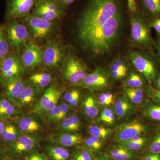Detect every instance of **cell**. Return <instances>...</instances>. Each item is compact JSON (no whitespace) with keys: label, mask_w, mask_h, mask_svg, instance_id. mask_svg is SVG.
I'll list each match as a JSON object with an SVG mask.
<instances>
[{"label":"cell","mask_w":160,"mask_h":160,"mask_svg":"<svg viewBox=\"0 0 160 160\" xmlns=\"http://www.w3.org/2000/svg\"><path fill=\"white\" fill-rule=\"evenodd\" d=\"M21 134L16 124L13 121H10L0 136V142L6 147L14 142Z\"/></svg>","instance_id":"27"},{"label":"cell","mask_w":160,"mask_h":160,"mask_svg":"<svg viewBox=\"0 0 160 160\" xmlns=\"http://www.w3.org/2000/svg\"><path fill=\"white\" fill-rule=\"evenodd\" d=\"M108 75L102 68L98 67L88 73L84 79L77 85L92 90L106 89L109 86Z\"/></svg>","instance_id":"16"},{"label":"cell","mask_w":160,"mask_h":160,"mask_svg":"<svg viewBox=\"0 0 160 160\" xmlns=\"http://www.w3.org/2000/svg\"><path fill=\"white\" fill-rule=\"evenodd\" d=\"M129 69V66L126 60L123 58H118L110 64L109 73L112 79L119 81L127 77Z\"/></svg>","instance_id":"23"},{"label":"cell","mask_w":160,"mask_h":160,"mask_svg":"<svg viewBox=\"0 0 160 160\" xmlns=\"http://www.w3.org/2000/svg\"><path fill=\"white\" fill-rule=\"evenodd\" d=\"M1 60L0 59V63H1Z\"/></svg>","instance_id":"57"},{"label":"cell","mask_w":160,"mask_h":160,"mask_svg":"<svg viewBox=\"0 0 160 160\" xmlns=\"http://www.w3.org/2000/svg\"><path fill=\"white\" fill-rule=\"evenodd\" d=\"M61 69L63 79L74 86H77L88 73L84 63L74 55L69 53Z\"/></svg>","instance_id":"9"},{"label":"cell","mask_w":160,"mask_h":160,"mask_svg":"<svg viewBox=\"0 0 160 160\" xmlns=\"http://www.w3.org/2000/svg\"><path fill=\"white\" fill-rule=\"evenodd\" d=\"M53 78L50 72L40 71L32 73L28 78V82L40 92L46 91L51 86Z\"/></svg>","instance_id":"22"},{"label":"cell","mask_w":160,"mask_h":160,"mask_svg":"<svg viewBox=\"0 0 160 160\" xmlns=\"http://www.w3.org/2000/svg\"><path fill=\"white\" fill-rule=\"evenodd\" d=\"M142 160H160V154L147 153L144 156Z\"/></svg>","instance_id":"50"},{"label":"cell","mask_w":160,"mask_h":160,"mask_svg":"<svg viewBox=\"0 0 160 160\" xmlns=\"http://www.w3.org/2000/svg\"><path fill=\"white\" fill-rule=\"evenodd\" d=\"M83 146L92 152H98L103 146V140L96 137L91 136L84 140Z\"/></svg>","instance_id":"36"},{"label":"cell","mask_w":160,"mask_h":160,"mask_svg":"<svg viewBox=\"0 0 160 160\" xmlns=\"http://www.w3.org/2000/svg\"><path fill=\"white\" fill-rule=\"evenodd\" d=\"M143 113L146 118L156 121H160V105L150 104L146 106Z\"/></svg>","instance_id":"37"},{"label":"cell","mask_w":160,"mask_h":160,"mask_svg":"<svg viewBox=\"0 0 160 160\" xmlns=\"http://www.w3.org/2000/svg\"><path fill=\"white\" fill-rule=\"evenodd\" d=\"M113 102V95L109 92L100 94L98 98V102L102 106H109Z\"/></svg>","instance_id":"42"},{"label":"cell","mask_w":160,"mask_h":160,"mask_svg":"<svg viewBox=\"0 0 160 160\" xmlns=\"http://www.w3.org/2000/svg\"><path fill=\"white\" fill-rule=\"evenodd\" d=\"M96 155L83 146H77L72 156L71 160H94Z\"/></svg>","instance_id":"32"},{"label":"cell","mask_w":160,"mask_h":160,"mask_svg":"<svg viewBox=\"0 0 160 160\" xmlns=\"http://www.w3.org/2000/svg\"><path fill=\"white\" fill-rule=\"evenodd\" d=\"M83 110L87 118H94L98 113V107L94 98L89 96L83 103Z\"/></svg>","instance_id":"29"},{"label":"cell","mask_w":160,"mask_h":160,"mask_svg":"<svg viewBox=\"0 0 160 160\" xmlns=\"http://www.w3.org/2000/svg\"><path fill=\"white\" fill-rule=\"evenodd\" d=\"M122 12L113 16L82 45L85 50L95 55L110 52L121 38L123 26Z\"/></svg>","instance_id":"2"},{"label":"cell","mask_w":160,"mask_h":160,"mask_svg":"<svg viewBox=\"0 0 160 160\" xmlns=\"http://www.w3.org/2000/svg\"><path fill=\"white\" fill-rule=\"evenodd\" d=\"M130 40L133 47L152 52L155 42L152 37L149 21L140 10L130 18Z\"/></svg>","instance_id":"3"},{"label":"cell","mask_w":160,"mask_h":160,"mask_svg":"<svg viewBox=\"0 0 160 160\" xmlns=\"http://www.w3.org/2000/svg\"><path fill=\"white\" fill-rule=\"evenodd\" d=\"M10 121L0 119V136Z\"/></svg>","instance_id":"52"},{"label":"cell","mask_w":160,"mask_h":160,"mask_svg":"<svg viewBox=\"0 0 160 160\" xmlns=\"http://www.w3.org/2000/svg\"><path fill=\"white\" fill-rule=\"evenodd\" d=\"M152 83H153V88L157 90H160V74L158 75V77Z\"/></svg>","instance_id":"54"},{"label":"cell","mask_w":160,"mask_h":160,"mask_svg":"<svg viewBox=\"0 0 160 160\" xmlns=\"http://www.w3.org/2000/svg\"><path fill=\"white\" fill-rule=\"evenodd\" d=\"M147 139L140 142H132L128 141L121 143L122 146L132 151H137L140 150L146 145Z\"/></svg>","instance_id":"41"},{"label":"cell","mask_w":160,"mask_h":160,"mask_svg":"<svg viewBox=\"0 0 160 160\" xmlns=\"http://www.w3.org/2000/svg\"><path fill=\"white\" fill-rule=\"evenodd\" d=\"M59 105V109L56 120V123L58 124L65 118L68 117V114L70 110V106L63 101H60Z\"/></svg>","instance_id":"40"},{"label":"cell","mask_w":160,"mask_h":160,"mask_svg":"<svg viewBox=\"0 0 160 160\" xmlns=\"http://www.w3.org/2000/svg\"><path fill=\"white\" fill-rule=\"evenodd\" d=\"M132 109V105L126 98H121L115 103V112L119 118L125 117Z\"/></svg>","instance_id":"30"},{"label":"cell","mask_w":160,"mask_h":160,"mask_svg":"<svg viewBox=\"0 0 160 160\" xmlns=\"http://www.w3.org/2000/svg\"><path fill=\"white\" fill-rule=\"evenodd\" d=\"M6 146L0 142V158L6 156Z\"/></svg>","instance_id":"53"},{"label":"cell","mask_w":160,"mask_h":160,"mask_svg":"<svg viewBox=\"0 0 160 160\" xmlns=\"http://www.w3.org/2000/svg\"><path fill=\"white\" fill-rule=\"evenodd\" d=\"M21 115L19 107L0 93V119L13 121Z\"/></svg>","instance_id":"20"},{"label":"cell","mask_w":160,"mask_h":160,"mask_svg":"<svg viewBox=\"0 0 160 160\" xmlns=\"http://www.w3.org/2000/svg\"><path fill=\"white\" fill-rule=\"evenodd\" d=\"M63 101L70 107H75L78 106L81 98V92L77 89H72L63 93Z\"/></svg>","instance_id":"34"},{"label":"cell","mask_w":160,"mask_h":160,"mask_svg":"<svg viewBox=\"0 0 160 160\" xmlns=\"http://www.w3.org/2000/svg\"><path fill=\"white\" fill-rule=\"evenodd\" d=\"M4 27L12 49L13 51L21 53L30 41L26 25L20 20L13 19L7 21Z\"/></svg>","instance_id":"8"},{"label":"cell","mask_w":160,"mask_h":160,"mask_svg":"<svg viewBox=\"0 0 160 160\" xmlns=\"http://www.w3.org/2000/svg\"><path fill=\"white\" fill-rule=\"evenodd\" d=\"M56 1L66 9L67 7L71 5L75 0H56Z\"/></svg>","instance_id":"51"},{"label":"cell","mask_w":160,"mask_h":160,"mask_svg":"<svg viewBox=\"0 0 160 160\" xmlns=\"http://www.w3.org/2000/svg\"><path fill=\"white\" fill-rule=\"evenodd\" d=\"M82 128V123L79 118L76 115L65 118L58 123L57 129L60 132L76 133Z\"/></svg>","instance_id":"24"},{"label":"cell","mask_w":160,"mask_h":160,"mask_svg":"<svg viewBox=\"0 0 160 160\" xmlns=\"http://www.w3.org/2000/svg\"><path fill=\"white\" fill-rule=\"evenodd\" d=\"M39 0H7L5 18L6 21L21 20L31 13Z\"/></svg>","instance_id":"13"},{"label":"cell","mask_w":160,"mask_h":160,"mask_svg":"<svg viewBox=\"0 0 160 160\" xmlns=\"http://www.w3.org/2000/svg\"><path fill=\"white\" fill-rule=\"evenodd\" d=\"M149 21L151 28H153L158 33V35L160 36V18H152Z\"/></svg>","instance_id":"46"},{"label":"cell","mask_w":160,"mask_h":160,"mask_svg":"<svg viewBox=\"0 0 160 160\" xmlns=\"http://www.w3.org/2000/svg\"><path fill=\"white\" fill-rule=\"evenodd\" d=\"M155 56L160 63V36L158 35L156 39L155 40Z\"/></svg>","instance_id":"49"},{"label":"cell","mask_w":160,"mask_h":160,"mask_svg":"<svg viewBox=\"0 0 160 160\" xmlns=\"http://www.w3.org/2000/svg\"><path fill=\"white\" fill-rule=\"evenodd\" d=\"M146 132L144 124L137 120H132L118 127L114 140L120 143L126 142L136 136H141Z\"/></svg>","instance_id":"17"},{"label":"cell","mask_w":160,"mask_h":160,"mask_svg":"<svg viewBox=\"0 0 160 160\" xmlns=\"http://www.w3.org/2000/svg\"><path fill=\"white\" fill-rule=\"evenodd\" d=\"M46 156L49 160H69L70 152L67 148L49 144L45 146Z\"/></svg>","instance_id":"25"},{"label":"cell","mask_w":160,"mask_h":160,"mask_svg":"<svg viewBox=\"0 0 160 160\" xmlns=\"http://www.w3.org/2000/svg\"><path fill=\"white\" fill-rule=\"evenodd\" d=\"M115 119V114L110 108H105L100 115V121L107 124H112L114 122Z\"/></svg>","instance_id":"38"},{"label":"cell","mask_w":160,"mask_h":160,"mask_svg":"<svg viewBox=\"0 0 160 160\" xmlns=\"http://www.w3.org/2000/svg\"><path fill=\"white\" fill-rule=\"evenodd\" d=\"M65 9L56 0H39L30 14L43 20L54 22L64 17Z\"/></svg>","instance_id":"12"},{"label":"cell","mask_w":160,"mask_h":160,"mask_svg":"<svg viewBox=\"0 0 160 160\" xmlns=\"http://www.w3.org/2000/svg\"><path fill=\"white\" fill-rule=\"evenodd\" d=\"M20 54L12 51L0 63V84L14 77L23 76L26 72Z\"/></svg>","instance_id":"10"},{"label":"cell","mask_w":160,"mask_h":160,"mask_svg":"<svg viewBox=\"0 0 160 160\" xmlns=\"http://www.w3.org/2000/svg\"><path fill=\"white\" fill-rule=\"evenodd\" d=\"M59 109V105L58 102L56 107L47 114L48 121L49 123L51 124L56 123L58 113Z\"/></svg>","instance_id":"45"},{"label":"cell","mask_w":160,"mask_h":160,"mask_svg":"<svg viewBox=\"0 0 160 160\" xmlns=\"http://www.w3.org/2000/svg\"><path fill=\"white\" fill-rule=\"evenodd\" d=\"M0 160H12L9 158H7V157H3L0 158Z\"/></svg>","instance_id":"56"},{"label":"cell","mask_w":160,"mask_h":160,"mask_svg":"<svg viewBox=\"0 0 160 160\" xmlns=\"http://www.w3.org/2000/svg\"><path fill=\"white\" fill-rule=\"evenodd\" d=\"M124 90L126 95L128 96L132 103L135 104H140L143 102L144 98L140 97L136 94L132 90L131 88L127 87L125 88Z\"/></svg>","instance_id":"43"},{"label":"cell","mask_w":160,"mask_h":160,"mask_svg":"<svg viewBox=\"0 0 160 160\" xmlns=\"http://www.w3.org/2000/svg\"><path fill=\"white\" fill-rule=\"evenodd\" d=\"M143 77L142 74L140 75L137 72H131L126 78V86L128 88H142L145 84V80Z\"/></svg>","instance_id":"35"},{"label":"cell","mask_w":160,"mask_h":160,"mask_svg":"<svg viewBox=\"0 0 160 160\" xmlns=\"http://www.w3.org/2000/svg\"><path fill=\"white\" fill-rule=\"evenodd\" d=\"M108 156L112 160H132L137 155L120 144L112 146L108 151Z\"/></svg>","instance_id":"26"},{"label":"cell","mask_w":160,"mask_h":160,"mask_svg":"<svg viewBox=\"0 0 160 160\" xmlns=\"http://www.w3.org/2000/svg\"><path fill=\"white\" fill-rule=\"evenodd\" d=\"M146 14L151 17L160 18V0H140Z\"/></svg>","instance_id":"28"},{"label":"cell","mask_w":160,"mask_h":160,"mask_svg":"<svg viewBox=\"0 0 160 160\" xmlns=\"http://www.w3.org/2000/svg\"><path fill=\"white\" fill-rule=\"evenodd\" d=\"M151 52L132 51L129 52L128 55L136 70L150 84L154 82L159 74L158 70V63L159 62L155 54Z\"/></svg>","instance_id":"5"},{"label":"cell","mask_w":160,"mask_h":160,"mask_svg":"<svg viewBox=\"0 0 160 160\" xmlns=\"http://www.w3.org/2000/svg\"><path fill=\"white\" fill-rule=\"evenodd\" d=\"M46 140L49 144L65 148L79 146L84 141L82 136L78 133L60 132L49 134Z\"/></svg>","instance_id":"18"},{"label":"cell","mask_w":160,"mask_h":160,"mask_svg":"<svg viewBox=\"0 0 160 160\" xmlns=\"http://www.w3.org/2000/svg\"><path fill=\"white\" fill-rule=\"evenodd\" d=\"M25 85L26 83L24 82L22 76L14 77L0 84L2 88L1 93L17 104L19 96Z\"/></svg>","instance_id":"19"},{"label":"cell","mask_w":160,"mask_h":160,"mask_svg":"<svg viewBox=\"0 0 160 160\" xmlns=\"http://www.w3.org/2000/svg\"><path fill=\"white\" fill-rule=\"evenodd\" d=\"M43 52V48L38 44L29 41L20 54L26 71H31L42 65Z\"/></svg>","instance_id":"15"},{"label":"cell","mask_w":160,"mask_h":160,"mask_svg":"<svg viewBox=\"0 0 160 160\" xmlns=\"http://www.w3.org/2000/svg\"><path fill=\"white\" fill-rule=\"evenodd\" d=\"M128 9L131 13H135L138 11L137 4L136 0H127Z\"/></svg>","instance_id":"47"},{"label":"cell","mask_w":160,"mask_h":160,"mask_svg":"<svg viewBox=\"0 0 160 160\" xmlns=\"http://www.w3.org/2000/svg\"><path fill=\"white\" fill-rule=\"evenodd\" d=\"M40 92L38 89L29 82L26 83L24 89L20 93L18 98L17 105L22 110L24 108L33 106L38 101Z\"/></svg>","instance_id":"21"},{"label":"cell","mask_w":160,"mask_h":160,"mask_svg":"<svg viewBox=\"0 0 160 160\" xmlns=\"http://www.w3.org/2000/svg\"><path fill=\"white\" fill-rule=\"evenodd\" d=\"M121 11L120 0H90L78 20L77 35L81 45Z\"/></svg>","instance_id":"1"},{"label":"cell","mask_w":160,"mask_h":160,"mask_svg":"<svg viewBox=\"0 0 160 160\" xmlns=\"http://www.w3.org/2000/svg\"><path fill=\"white\" fill-rule=\"evenodd\" d=\"M64 91L63 89L56 85H52L42 96L39 98L33 107V112L42 117L47 114L56 107L60 101Z\"/></svg>","instance_id":"11"},{"label":"cell","mask_w":160,"mask_h":160,"mask_svg":"<svg viewBox=\"0 0 160 160\" xmlns=\"http://www.w3.org/2000/svg\"><path fill=\"white\" fill-rule=\"evenodd\" d=\"M94 160H112L105 154H100L98 156H96Z\"/></svg>","instance_id":"55"},{"label":"cell","mask_w":160,"mask_h":160,"mask_svg":"<svg viewBox=\"0 0 160 160\" xmlns=\"http://www.w3.org/2000/svg\"><path fill=\"white\" fill-rule=\"evenodd\" d=\"M68 54L66 47L59 40H49L43 48L42 65L48 70L61 69Z\"/></svg>","instance_id":"6"},{"label":"cell","mask_w":160,"mask_h":160,"mask_svg":"<svg viewBox=\"0 0 160 160\" xmlns=\"http://www.w3.org/2000/svg\"><path fill=\"white\" fill-rule=\"evenodd\" d=\"M22 20L28 29L30 41L37 44L51 40L57 32V21H46L31 14Z\"/></svg>","instance_id":"4"},{"label":"cell","mask_w":160,"mask_h":160,"mask_svg":"<svg viewBox=\"0 0 160 160\" xmlns=\"http://www.w3.org/2000/svg\"><path fill=\"white\" fill-rule=\"evenodd\" d=\"M13 121L23 134L40 136L46 129L42 118L35 113L21 115Z\"/></svg>","instance_id":"14"},{"label":"cell","mask_w":160,"mask_h":160,"mask_svg":"<svg viewBox=\"0 0 160 160\" xmlns=\"http://www.w3.org/2000/svg\"><path fill=\"white\" fill-rule=\"evenodd\" d=\"M88 131L90 135L99 138L102 140L109 138L112 132V130L109 128L94 125L89 126Z\"/></svg>","instance_id":"33"},{"label":"cell","mask_w":160,"mask_h":160,"mask_svg":"<svg viewBox=\"0 0 160 160\" xmlns=\"http://www.w3.org/2000/svg\"><path fill=\"white\" fill-rule=\"evenodd\" d=\"M41 139L40 136L21 134L14 142L6 146V156L12 160L26 157L36 150Z\"/></svg>","instance_id":"7"},{"label":"cell","mask_w":160,"mask_h":160,"mask_svg":"<svg viewBox=\"0 0 160 160\" xmlns=\"http://www.w3.org/2000/svg\"><path fill=\"white\" fill-rule=\"evenodd\" d=\"M12 50L4 26L0 25V59L6 57Z\"/></svg>","instance_id":"31"},{"label":"cell","mask_w":160,"mask_h":160,"mask_svg":"<svg viewBox=\"0 0 160 160\" xmlns=\"http://www.w3.org/2000/svg\"><path fill=\"white\" fill-rule=\"evenodd\" d=\"M147 153L160 154V132L157 133L149 144L147 149Z\"/></svg>","instance_id":"39"},{"label":"cell","mask_w":160,"mask_h":160,"mask_svg":"<svg viewBox=\"0 0 160 160\" xmlns=\"http://www.w3.org/2000/svg\"><path fill=\"white\" fill-rule=\"evenodd\" d=\"M25 159V160H49L46 156L36 150L26 156Z\"/></svg>","instance_id":"44"},{"label":"cell","mask_w":160,"mask_h":160,"mask_svg":"<svg viewBox=\"0 0 160 160\" xmlns=\"http://www.w3.org/2000/svg\"><path fill=\"white\" fill-rule=\"evenodd\" d=\"M148 91L154 99L157 100L158 102H160V90L155 89L153 87L149 86L148 88Z\"/></svg>","instance_id":"48"}]
</instances>
